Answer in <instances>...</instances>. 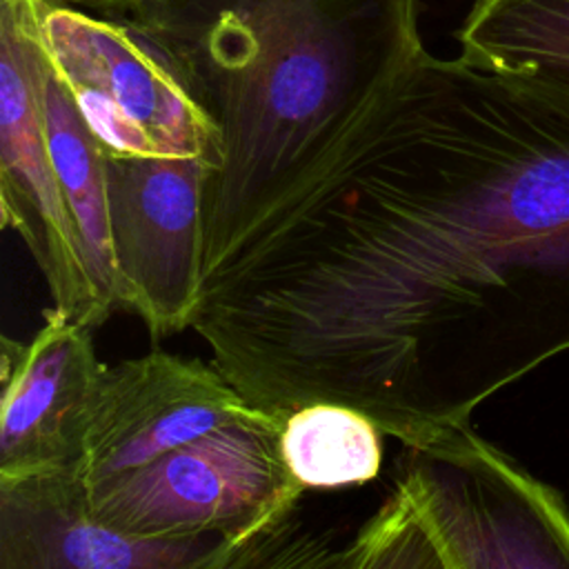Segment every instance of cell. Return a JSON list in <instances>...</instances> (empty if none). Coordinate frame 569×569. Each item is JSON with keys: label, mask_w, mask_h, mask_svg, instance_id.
Returning <instances> with one entry per match:
<instances>
[{"label": "cell", "mask_w": 569, "mask_h": 569, "mask_svg": "<svg viewBox=\"0 0 569 569\" xmlns=\"http://www.w3.org/2000/svg\"><path fill=\"white\" fill-rule=\"evenodd\" d=\"M284 416L258 409L87 491L89 513L142 538L249 540L296 516L305 489L280 453Z\"/></svg>", "instance_id": "obj_3"}, {"label": "cell", "mask_w": 569, "mask_h": 569, "mask_svg": "<svg viewBox=\"0 0 569 569\" xmlns=\"http://www.w3.org/2000/svg\"><path fill=\"white\" fill-rule=\"evenodd\" d=\"M51 2L76 7V9H82L89 13H98V16H116L118 11L129 7L133 0H51Z\"/></svg>", "instance_id": "obj_16"}, {"label": "cell", "mask_w": 569, "mask_h": 569, "mask_svg": "<svg viewBox=\"0 0 569 569\" xmlns=\"http://www.w3.org/2000/svg\"><path fill=\"white\" fill-rule=\"evenodd\" d=\"M396 487L447 569H569V507L471 422L402 447Z\"/></svg>", "instance_id": "obj_4"}, {"label": "cell", "mask_w": 569, "mask_h": 569, "mask_svg": "<svg viewBox=\"0 0 569 569\" xmlns=\"http://www.w3.org/2000/svg\"><path fill=\"white\" fill-rule=\"evenodd\" d=\"M224 538H142L98 522L76 473L0 482V569H187Z\"/></svg>", "instance_id": "obj_10"}, {"label": "cell", "mask_w": 569, "mask_h": 569, "mask_svg": "<svg viewBox=\"0 0 569 569\" xmlns=\"http://www.w3.org/2000/svg\"><path fill=\"white\" fill-rule=\"evenodd\" d=\"M336 569H447L402 489L393 491L342 545Z\"/></svg>", "instance_id": "obj_14"}, {"label": "cell", "mask_w": 569, "mask_h": 569, "mask_svg": "<svg viewBox=\"0 0 569 569\" xmlns=\"http://www.w3.org/2000/svg\"><path fill=\"white\" fill-rule=\"evenodd\" d=\"M44 113L53 169L76 224L98 302L109 316L111 309L118 307V296L104 180V149L64 84L53 73L49 60L44 76Z\"/></svg>", "instance_id": "obj_11"}, {"label": "cell", "mask_w": 569, "mask_h": 569, "mask_svg": "<svg viewBox=\"0 0 569 569\" xmlns=\"http://www.w3.org/2000/svg\"><path fill=\"white\" fill-rule=\"evenodd\" d=\"M258 409L200 358L153 349L122 360L100 380L76 478L89 491Z\"/></svg>", "instance_id": "obj_8"}, {"label": "cell", "mask_w": 569, "mask_h": 569, "mask_svg": "<svg viewBox=\"0 0 569 569\" xmlns=\"http://www.w3.org/2000/svg\"><path fill=\"white\" fill-rule=\"evenodd\" d=\"M280 453L305 491L356 487L380 473L382 431L353 407L309 402L287 413Z\"/></svg>", "instance_id": "obj_13"}, {"label": "cell", "mask_w": 569, "mask_h": 569, "mask_svg": "<svg viewBox=\"0 0 569 569\" xmlns=\"http://www.w3.org/2000/svg\"><path fill=\"white\" fill-rule=\"evenodd\" d=\"M47 0H0V222L38 264L53 309L96 329L98 302L47 138L42 11Z\"/></svg>", "instance_id": "obj_6"}, {"label": "cell", "mask_w": 569, "mask_h": 569, "mask_svg": "<svg viewBox=\"0 0 569 569\" xmlns=\"http://www.w3.org/2000/svg\"><path fill=\"white\" fill-rule=\"evenodd\" d=\"M89 327L47 309L27 340L0 349V482L76 473L107 365Z\"/></svg>", "instance_id": "obj_9"}, {"label": "cell", "mask_w": 569, "mask_h": 569, "mask_svg": "<svg viewBox=\"0 0 569 569\" xmlns=\"http://www.w3.org/2000/svg\"><path fill=\"white\" fill-rule=\"evenodd\" d=\"M218 133L202 260L300 200L425 53L418 0H133Z\"/></svg>", "instance_id": "obj_1"}, {"label": "cell", "mask_w": 569, "mask_h": 569, "mask_svg": "<svg viewBox=\"0 0 569 569\" xmlns=\"http://www.w3.org/2000/svg\"><path fill=\"white\" fill-rule=\"evenodd\" d=\"M456 40L476 69L569 91V0H473Z\"/></svg>", "instance_id": "obj_12"}, {"label": "cell", "mask_w": 569, "mask_h": 569, "mask_svg": "<svg viewBox=\"0 0 569 569\" xmlns=\"http://www.w3.org/2000/svg\"><path fill=\"white\" fill-rule=\"evenodd\" d=\"M47 60L107 153L218 162V133L156 42L122 18L44 2Z\"/></svg>", "instance_id": "obj_5"}, {"label": "cell", "mask_w": 569, "mask_h": 569, "mask_svg": "<svg viewBox=\"0 0 569 569\" xmlns=\"http://www.w3.org/2000/svg\"><path fill=\"white\" fill-rule=\"evenodd\" d=\"M211 164L104 151L118 307L153 340L191 329L202 278V204Z\"/></svg>", "instance_id": "obj_7"}, {"label": "cell", "mask_w": 569, "mask_h": 569, "mask_svg": "<svg viewBox=\"0 0 569 569\" xmlns=\"http://www.w3.org/2000/svg\"><path fill=\"white\" fill-rule=\"evenodd\" d=\"M396 104L469 269L476 409L569 351V91L425 51Z\"/></svg>", "instance_id": "obj_2"}, {"label": "cell", "mask_w": 569, "mask_h": 569, "mask_svg": "<svg viewBox=\"0 0 569 569\" xmlns=\"http://www.w3.org/2000/svg\"><path fill=\"white\" fill-rule=\"evenodd\" d=\"M340 551L333 531L302 525L293 516L249 540H222L187 569H336Z\"/></svg>", "instance_id": "obj_15"}]
</instances>
